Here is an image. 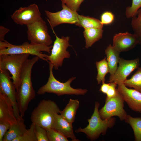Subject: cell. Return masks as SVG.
Wrapping results in <instances>:
<instances>
[{"instance_id":"obj_4","label":"cell","mask_w":141,"mask_h":141,"mask_svg":"<svg viewBox=\"0 0 141 141\" xmlns=\"http://www.w3.org/2000/svg\"><path fill=\"white\" fill-rule=\"evenodd\" d=\"M60 110L54 101L43 99L39 102L31 114L32 123L46 129L52 128L54 115L59 114Z\"/></svg>"},{"instance_id":"obj_22","label":"cell","mask_w":141,"mask_h":141,"mask_svg":"<svg viewBox=\"0 0 141 141\" xmlns=\"http://www.w3.org/2000/svg\"><path fill=\"white\" fill-rule=\"evenodd\" d=\"M78 22L76 25L85 28H96L102 29L103 25L101 21L94 17L78 15Z\"/></svg>"},{"instance_id":"obj_20","label":"cell","mask_w":141,"mask_h":141,"mask_svg":"<svg viewBox=\"0 0 141 141\" xmlns=\"http://www.w3.org/2000/svg\"><path fill=\"white\" fill-rule=\"evenodd\" d=\"M103 29L88 28L84 29L83 33L85 39V47L88 48L102 37Z\"/></svg>"},{"instance_id":"obj_2","label":"cell","mask_w":141,"mask_h":141,"mask_svg":"<svg viewBox=\"0 0 141 141\" xmlns=\"http://www.w3.org/2000/svg\"><path fill=\"white\" fill-rule=\"evenodd\" d=\"M49 64V76L46 84L40 87L38 90L37 93L42 95L46 93H52L60 96L64 95H84L87 92L86 89H74L70 86V84L76 78L73 77L65 83L57 80L53 73V65L50 62Z\"/></svg>"},{"instance_id":"obj_25","label":"cell","mask_w":141,"mask_h":141,"mask_svg":"<svg viewBox=\"0 0 141 141\" xmlns=\"http://www.w3.org/2000/svg\"><path fill=\"white\" fill-rule=\"evenodd\" d=\"M124 84L127 87L133 88L141 92V67L137 68L130 79H126Z\"/></svg>"},{"instance_id":"obj_32","label":"cell","mask_w":141,"mask_h":141,"mask_svg":"<svg viewBox=\"0 0 141 141\" xmlns=\"http://www.w3.org/2000/svg\"><path fill=\"white\" fill-rule=\"evenodd\" d=\"M114 18V16L111 12L105 11L101 15V21L103 25H109L113 22Z\"/></svg>"},{"instance_id":"obj_34","label":"cell","mask_w":141,"mask_h":141,"mask_svg":"<svg viewBox=\"0 0 141 141\" xmlns=\"http://www.w3.org/2000/svg\"><path fill=\"white\" fill-rule=\"evenodd\" d=\"M110 86L109 89L106 94V98H110L115 96L117 92V89L116 87L117 84L114 82H109Z\"/></svg>"},{"instance_id":"obj_3","label":"cell","mask_w":141,"mask_h":141,"mask_svg":"<svg viewBox=\"0 0 141 141\" xmlns=\"http://www.w3.org/2000/svg\"><path fill=\"white\" fill-rule=\"evenodd\" d=\"M100 104L95 103L94 112L90 119L87 120L89 124L84 128H80L76 130V133L83 132L92 140L97 139L101 134L104 135L108 128L112 127L115 125V119L111 117L103 119L101 117L98 108Z\"/></svg>"},{"instance_id":"obj_13","label":"cell","mask_w":141,"mask_h":141,"mask_svg":"<svg viewBox=\"0 0 141 141\" xmlns=\"http://www.w3.org/2000/svg\"><path fill=\"white\" fill-rule=\"evenodd\" d=\"M119 66L115 73L110 75L109 82L115 83L117 85L124 84L127 77L135 69L138 68L140 65L139 58L127 60L120 58Z\"/></svg>"},{"instance_id":"obj_30","label":"cell","mask_w":141,"mask_h":141,"mask_svg":"<svg viewBox=\"0 0 141 141\" xmlns=\"http://www.w3.org/2000/svg\"><path fill=\"white\" fill-rule=\"evenodd\" d=\"M35 132L37 141H49L46 129L35 125Z\"/></svg>"},{"instance_id":"obj_12","label":"cell","mask_w":141,"mask_h":141,"mask_svg":"<svg viewBox=\"0 0 141 141\" xmlns=\"http://www.w3.org/2000/svg\"><path fill=\"white\" fill-rule=\"evenodd\" d=\"M11 79L8 70H0V92L4 94L10 101L18 120L22 117L20 115L17 103L16 88Z\"/></svg>"},{"instance_id":"obj_8","label":"cell","mask_w":141,"mask_h":141,"mask_svg":"<svg viewBox=\"0 0 141 141\" xmlns=\"http://www.w3.org/2000/svg\"><path fill=\"white\" fill-rule=\"evenodd\" d=\"M53 32L56 39L51 49V54L48 55L46 59L48 62L53 65L55 70H57L59 67L62 66L64 59L70 57L69 52L67 50V48L70 46L69 43L70 38L68 36H62L60 38L54 31Z\"/></svg>"},{"instance_id":"obj_31","label":"cell","mask_w":141,"mask_h":141,"mask_svg":"<svg viewBox=\"0 0 141 141\" xmlns=\"http://www.w3.org/2000/svg\"><path fill=\"white\" fill-rule=\"evenodd\" d=\"M62 3L65 4L72 10L77 12L80 5L84 0H61Z\"/></svg>"},{"instance_id":"obj_35","label":"cell","mask_w":141,"mask_h":141,"mask_svg":"<svg viewBox=\"0 0 141 141\" xmlns=\"http://www.w3.org/2000/svg\"><path fill=\"white\" fill-rule=\"evenodd\" d=\"M10 31V30L4 27L0 26V42L4 41V37L5 34Z\"/></svg>"},{"instance_id":"obj_16","label":"cell","mask_w":141,"mask_h":141,"mask_svg":"<svg viewBox=\"0 0 141 141\" xmlns=\"http://www.w3.org/2000/svg\"><path fill=\"white\" fill-rule=\"evenodd\" d=\"M0 121L8 122L11 125L17 122L11 103L7 96L0 92Z\"/></svg>"},{"instance_id":"obj_5","label":"cell","mask_w":141,"mask_h":141,"mask_svg":"<svg viewBox=\"0 0 141 141\" xmlns=\"http://www.w3.org/2000/svg\"><path fill=\"white\" fill-rule=\"evenodd\" d=\"M30 55L28 54L0 55V70L9 72L16 90L19 84L23 65Z\"/></svg>"},{"instance_id":"obj_9","label":"cell","mask_w":141,"mask_h":141,"mask_svg":"<svg viewBox=\"0 0 141 141\" xmlns=\"http://www.w3.org/2000/svg\"><path fill=\"white\" fill-rule=\"evenodd\" d=\"M26 26L27 38L31 42L48 46L52 43L46 22L42 18Z\"/></svg>"},{"instance_id":"obj_18","label":"cell","mask_w":141,"mask_h":141,"mask_svg":"<svg viewBox=\"0 0 141 141\" xmlns=\"http://www.w3.org/2000/svg\"><path fill=\"white\" fill-rule=\"evenodd\" d=\"M27 130L24 120L22 118L11 125L3 137V141H13L22 135Z\"/></svg>"},{"instance_id":"obj_28","label":"cell","mask_w":141,"mask_h":141,"mask_svg":"<svg viewBox=\"0 0 141 141\" xmlns=\"http://www.w3.org/2000/svg\"><path fill=\"white\" fill-rule=\"evenodd\" d=\"M49 141H68L67 138L57 130L52 128L46 129Z\"/></svg>"},{"instance_id":"obj_24","label":"cell","mask_w":141,"mask_h":141,"mask_svg":"<svg viewBox=\"0 0 141 141\" xmlns=\"http://www.w3.org/2000/svg\"><path fill=\"white\" fill-rule=\"evenodd\" d=\"M95 64L97 71L96 79L99 84L105 81V76L109 73V69L106 57L99 61H96Z\"/></svg>"},{"instance_id":"obj_7","label":"cell","mask_w":141,"mask_h":141,"mask_svg":"<svg viewBox=\"0 0 141 141\" xmlns=\"http://www.w3.org/2000/svg\"><path fill=\"white\" fill-rule=\"evenodd\" d=\"M124 102L123 97L118 90L114 97H106L104 105L99 110L101 118L105 119L116 116L121 120L125 121L127 115L124 108Z\"/></svg>"},{"instance_id":"obj_21","label":"cell","mask_w":141,"mask_h":141,"mask_svg":"<svg viewBox=\"0 0 141 141\" xmlns=\"http://www.w3.org/2000/svg\"><path fill=\"white\" fill-rule=\"evenodd\" d=\"M79 103L78 99H70L68 103L63 110L60 111V113L68 122L72 124L74 121Z\"/></svg>"},{"instance_id":"obj_11","label":"cell","mask_w":141,"mask_h":141,"mask_svg":"<svg viewBox=\"0 0 141 141\" xmlns=\"http://www.w3.org/2000/svg\"><path fill=\"white\" fill-rule=\"evenodd\" d=\"M11 18L17 24L26 26L42 19L39 8L34 3L20 7L14 12Z\"/></svg>"},{"instance_id":"obj_29","label":"cell","mask_w":141,"mask_h":141,"mask_svg":"<svg viewBox=\"0 0 141 141\" xmlns=\"http://www.w3.org/2000/svg\"><path fill=\"white\" fill-rule=\"evenodd\" d=\"M141 7V0H132L131 6L126 8L125 13L127 18H132L136 16L138 10Z\"/></svg>"},{"instance_id":"obj_17","label":"cell","mask_w":141,"mask_h":141,"mask_svg":"<svg viewBox=\"0 0 141 141\" xmlns=\"http://www.w3.org/2000/svg\"><path fill=\"white\" fill-rule=\"evenodd\" d=\"M58 114L56 113L54 115L52 128L59 131L67 138H70L72 141H79L74 134L72 124Z\"/></svg>"},{"instance_id":"obj_36","label":"cell","mask_w":141,"mask_h":141,"mask_svg":"<svg viewBox=\"0 0 141 141\" xmlns=\"http://www.w3.org/2000/svg\"><path fill=\"white\" fill-rule=\"evenodd\" d=\"M110 86V83H106L105 82L102 83V85H101L100 89V91L103 93L106 94Z\"/></svg>"},{"instance_id":"obj_23","label":"cell","mask_w":141,"mask_h":141,"mask_svg":"<svg viewBox=\"0 0 141 141\" xmlns=\"http://www.w3.org/2000/svg\"><path fill=\"white\" fill-rule=\"evenodd\" d=\"M125 121L130 125L133 129L135 140L141 141V118H133L127 115Z\"/></svg>"},{"instance_id":"obj_27","label":"cell","mask_w":141,"mask_h":141,"mask_svg":"<svg viewBox=\"0 0 141 141\" xmlns=\"http://www.w3.org/2000/svg\"><path fill=\"white\" fill-rule=\"evenodd\" d=\"M35 125L32 123L30 128L22 135L15 139L13 141H37L35 132Z\"/></svg>"},{"instance_id":"obj_6","label":"cell","mask_w":141,"mask_h":141,"mask_svg":"<svg viewBox=\"0 0 141 141\" xmlns=\"http://www.w3.org/2000/svg\"><path fill=\"white\" fill-rule=\"evenodd\" d=\"M52 46H47L31 42H25L22 45H16L7 42L6 48L0 50V55L28 54L37 56L40 59L48 62L46 59L48 55L42 54V51L51 53Z\"/></svg>"},{"instance_id":"obj_14","label":"cell","mask_w":141,"mask_h":141,"mask_svg":"<svg viewBox=\"0 0 141 141\" xmlns=\"http://www.w3.org/2000/svg\"><path fill=\"white\" fill-rule=\"evenodd\" d=\"M138 44L135 34L126 32L115 34L113 37L112 46L120 53L132 49Z\"/></svg>"},{"instance_id":"obj_19","label":"cell","mask_w":141,"mask_h":141,"mask_svg":"<svg viewBox=\"0 0 141 141\" xmlns=\"http://www.w3.org/2000/svg\"><path fill=\"white\" fill-rule=\"evenodd\" d=\"M106 55V59L109 69L110 75H113L118 68V64L120 58V52L109 44L105 51Z\"/></svg>"},{"instance_id":"obj_1","label":"cell","mask_w":141,"mask_h":141,"mask_svg":"<svg viewBox=\"0 0 141 141\" xmlns=\"http://www.w3.org/2000/svg\"><path fill=\"white\" fill-rule=\"evenodd\" d=\"M40 59L36 56L28 59L24 63L20 77V83L16 90V98L20 116H24L29 103L34 98L36 93L31 80L32 67Z\"/></svg>"},{"instance_id":"obj_26","label":"cell","mask_w":141,"mask_h":141,"mask_svg":"<svg viewBox=\"0 0 141 141\" xmlns=\"http://www.w3.org/2000/svg\"><path fill=\"white\" fill-rule=\"evenodd\" d=\"M131 25L138 40V44L141 45V8L138 10L136 16L132 18Z\"/></svg>"},{"instance_id":"obj_33","label":"cell","mask_w":141,"mask_h":141,"mask_svg":"<svg viewBox=\"0 0 141 141\" xmlns=\"http://www.w3.org/2000/svg\"><path fill=\"white\" fill-rule=\"evenodd\" d=\"M11 125L6 121H0V141H3V137Z\"/></svg>"},{"instance_id":"obj_10","label":"cell","mask_w":141,"mask_h":141,"mask_svg":"<svg viewBox=\"0 0 141 141\" xmlns=\"http://www.w3.org/2000/svg\"><path fill=\"white\" fill-rule=\"evenodd\" d=\"M62 9L56 12L45 10L48 21L52 29L63 23L76 24L78 22L77 12L74 11L62 3Z\"/></svg>"},{"instance_id":"obj_15","label":"cell","mask_w":141,"mask_h":141,"mask_svg":"<svg viewBox=\"0 0 141 141\" xmlns=\"http://www.w3.org/2000/svg\"><path fill=\"white\" fill-rule=\"evenodd\" d=\"M118 85V90L130 108L141 113V92L134 89L128 88L124 84Z\"/></svg>"}]
</instances>
